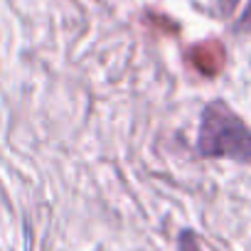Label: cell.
<instances>
[{
  "label": "cell",
  "instance_id": "6da1fadb",
  "mask_svg": "<svg viewBox=\"0 0 251 251\" xmlns=\"http://www.w3.org/2000/svg\"><path fill=\"white\" fill-rule=\"evenodd\" d=\"M200 153L209 158H236L251 163V133L222 103H212L202 113Z\"/></svg>",
  "mask_w": 251,
  "mask_h": 251
},
{
  "label": "cell",
  "instance_id": "7a4b0ae2",
  "mask_svg": "<svg viewBox=\"0 0 251 251\" xmlns=\"http://www.w3.org/2000/svg\"><path fill=\"white\" fill-rule=\"evenodd\" d=\"M180 251H200V244L195 241V236L190 231H185L180 236Z\"/></svg>",
  "mask_w": 251,
  "mask_h": 251
},
{
  "label": "cell",
  "instance_id": "3957f363",
  "mask_svg": "<svg viewBox=\"0 0 251 251\" xmlns=\"http://www.w3.org/2000/svg\"><path fill=\"white\" fill-rule=\"evenodd\" d=\"M241 25H244L246 30H251V3H249V8H246V13H244V18H241Z\"/></svg>",
  "mask_w": 251,
  "mask_h": 251
},
{
  "label": "cell",
  "instance_id": "277c9868",
  "mask_svg": "<svg viewBox=\"0 0 251 251\" xmlns=\"http://www.w3.org/2000/svg\"><path fill=\"white\" fill-rule=\"evenodd\" d=\"M234 3H236V0H219V5H222L224 13H229V10L234 8Z\"/></svg>",
  "mask_w": 251,
  "mask_h": 251
}]
</instances>
